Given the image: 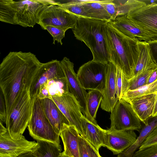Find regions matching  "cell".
<instances>
[{
  "label": "cell",
  "instance_id": "9c48e42d",
  "mask_svg": "<svg viewBox=\"0 0 157 157\" xmlns=\"http://www.w3.org/2000/svg\"><path fill=\"white\" fill-rule=\"evenodd\" d=\"M38 146L37 142L28 141L23 135L18 139L12 138L0 121V157H18L26 153H33Z\"/></svg>",
  "mask_w": 157,
  "mask_h": 157
},
{
  "label": "cell",
  "instance_id": "7a4b0ae2",
  "mask_svg": "<svg viewBox=\"0 0 157 157\" xmlns=\"http://www.w3.org/2000/svg\"><path fill=\"white\" fill-rule=\"evenodd\" d=\"M104 36L110 62L119 68L126 78H131L139 56V40L125 36L108 22Z\"/></svg>",
  "mask_w": 157,
  "mask_h": 157
},
{
  "label": "cell",
  "instance_id": "ab89813d",
  "mask_svg": "<svg viewBox=\"0 0 157 157\" xmlns=\"http://www.w3.org/2000/svg\"><path fill=\"white\" fill-rule=\"evenodd\" d=\"M157 80V66L154 68L147 80V84L152 83Z\"/></svg>",
  "mask_w": 157,
  "mask_h": 157
},
{
  "label": "cell",
  "instance_id": "1f68e13d",
  "mask_svg": "<svg viewBox=\"0 0 157 157\" xmlns=\"http://www.w3.org/2000/svg\"><path fill=\"white\" fill-rule=\"evenodd\" d=\"M132 157H157V143L144 148L139 149Z\"/></svg>",
  "mask_w": 157,
  "mask_h": 157
},
{
  "label": "cell",
  "instance_id": "ba28073f",
  "mask_svg": "<svg viewBox=\"0 0 157 157\" xmlns=\"http://www.w3.org/2000/svg\"><path fill=\"white\" fill-rule=\"evenodd\" d=\"M110 130H140L141 121L131 105L122 99L118 100L111 112Z\"/></svg>",
  "mask_w": 157,
  "mask_h": 157
},
{
  "label": "cell",
  "instance_id": "7bdbcfd3",
  "mask_svg": "<svg viewBox=\"0 0 157 157\" xmlns=\"http://www.w3.org/2000/svg\"><path fill=\"white\" fill-rule=\"evenodd\" d=\"M18 157H36L32 153H28Z\"/></svg>",
  "mask_w": 157,
  "mask_h": 157
},
{
  "label": "cell",
  "instance_id": "f1b7e54d",
  "mask_svg": "<svg viewBox=\"0 0 157 157\" xmlns=\"http://www.w3.org/2000/svg\"><path fill=\"white\" fill-rule=\"evenodd\" d=\"M102 98V93L99 91L90 90L87 93L86 102L88 110L91 118L95 122H97V112Z\"/></svg>",
  "mask_w": 157,
  "mask_h": 157
},
{
  "label": "cell",
  "instance_id": "52a82bcc",
  "mask_svg": "<svg viewBox=\"0 0 157 157\" xmlns=\"http://www.w3.org/2000/svg\"><path fill=\"white\" fill-rule=\"evenodd\" d=\"M108 64L92 60L85 63L79 68L77 76L82 87L85 90H96L102 93L104 89Z\"/></svg>",
  "mask_w": 157,
  "mask_h": 157
},
{
  "label": "cell",
  "instance_id": "d4e9b609",
  "mask_svg": "<svg viewBox=\"0 0 157 157\" xmlns=\"http://www.w3.org/2000/svg\"><path fill=\"white\" fill-rule=\"evenodd\" d=\"M87 18L100 20L107 22L110 17L103 6L101 0H82Z\"/></svg>",
  "mask_w": 157,
  "mask_h": 157
},
{
  "label": "cell",
  "instance_id": "d6986e66",
  "mask_svg": "<svg viewBox=\"0 0 157 157\" xmlns=\"http://www.w3.org/2000/svg\"><path fill=\"white\" fill-rule=\"evenodd\" d=\"M157 94L141 96L127 102L131 105L141 122L144 124L147 123L149 118L152 117L155 103Z\"/></svg>",
  "mask_w": 157,
  "mask_h": 157
},
{
  "label": "cell",
  "instance_id": "ee69618b",
  "mask_svg": "<svg viewBox=\"0 0 157 157\" xmlns=\"http://www.w3.org/2000/svg\"><path fill=\"white\" fill-rule=\"evenodd\" d=\"M59 157H70L65 154L63 151L60 154Z\"/></svg>",
  "mask_w": 157,
  "mask_h": 157
},
{
  "label": "cell",
  "instance_id": "5bb4252c",
  "mask_svg": "<svg viewBox=\"0 0 157 157\" xmlns=\"http://www.w3.org/2000/svg\"><path fill=\"white\" fill-rule=\"evenodd\" d=\"M65 77L61 66L60 61L52 60L42 63L33 81L29 90L32 98L38 94L40 90L49 80Z\"/></svg>",
  "mask_w": 157,
  "mask_h": 157
},
{
  "label": "cell",
  "instance_id": "f546056e",
  "mask_svg": "<svg viewBox=\"0 0 157 157\" xmlns=\"http://www.w3.org/2000/svg\"><path fill=\"white\" fill-rule=\"evenodd\" d=\"M58 4L67 12L78 18H87L82 0H71L63 3L58 2Z\"/></svg>",
  "mask_w": 157,
  "mask_h": 157
},
{
  "label": "cell",
  "instance_id": "b9f144b4",
  "mask_svg": "<svg viewBox=\"0 0 157 157\" xmlns=\"http://www.w3.org/2000/svg\"><path fill=\"white\" fill-rule=\"evenodd\" d=\"M157 116V94L155 106L152 117H153Z\"/></svg>",
  "mask_w": 157,
  "mask_h": 157
},
{
  "label": "cell",
  "instance_id": "7c38bea8",
  "mask_svg": "<svg viewBox=\"0 0 157 157\" xmlns=\"http://www.w3.org/2000/svg\"><path fill=\"white\" fill-rule=\"evenodd\" d=\"M57 2L48 6L41 14L38 24L42 29L49 25L67 30L75 26L78 18L65 10Z\"/></svg>",
  "mask_w": 157,
  "mask_h": 157
},
{
  "label": "cell",
  "instance_id": "d6a6232c",
  "mask_svg": "<svg viewBox=\"0 0 157 157\" xmlns=\"http://www.w3.org/2000/svg\"><path fill=\"white\" fill-rule=\"evenodd\" d=\"M102 3L110 17L111 20H114L117 17V13L113 0H101Z\"/></svg>",
  "mask_w": 157,
  "mask_h": 157
},
{
  "label": "cell",
  "instance_id": "ac0fdd59",
  "mask_svg": "<svg viewBox=\"0 0 157 157\" xmlns=\"http://www.w3.org/2000/svg\"><path fill=\"white\" fill-rule=\"evenodd\" d=\"M40 100L45 115L56 132L60 136L63 125H70L69 121L52 99L46 98Z\"/></svg>",
  "mask_w": 157,
  "mask_h": 157
},
{
  "label": "cell",
  "instance_id": "f35d334b",
  "mask_svg": "<svg viewBox=\"0 0 157 157\" xmlns=\"http://www.w3.org/2000/svg\"><path fill=\"white\" fill-rule=\"evenodd\" d=\"M86 141L90 157H102L100 155L99 151L96 150L94 147L87 141Z\"/></svg>",
  "mask_w": 157,
  "mask_h": 157
},
{
  "label": "cell",
  "instance_id": "cb8c5ba5",
  "mask_svg": "<svg viewBox=\"0 0 157 157\" xmlns=\"http://www.w3.org/2000/svg\"><path fill=\"white\" fill-rule=\"evenodd\" d=\"M83 127L84 138L94 148L99 151L100 148L103 146V129L98 124H94L86 117Z\"/></svg>",
  "mask_w": 157,
  "mask_h": 157
},
{
  "label": "cell",
  "instance_id": "8fae6325",
  "mask_svg": "<svg viewBox=\"0 0 157 157\" xmlns=\"http://www.w3.org/2000/svg\"><path fill=\"white\" fill-rule=\"evenodd\" d=\"M60 63L67 81L69 92L72 94L78 102L82 112L89 121L94 124L97 122L93 121L89 113L86 102L87 92L81 86L74 69V64L66 57L60 61Z\"/></svg>",
  "mask_w": 157,
  "mask_h": 157
},
{
  "label": "cell",
  "instance_id": "e575fe53",
  "mask_svg": "<svg viewBox=\"0 0 157 157\" xmlns=\"http://www.w3.org/2000/svg\"><path fill=\"white\" fill-rule=\"evenodd\" d=\"M79 157H90L86 141L80 135L79 137Z\"/></svg>",
  "mask_w": 157,
  "mask_h": 157
},
{
  "label": "cell",
  "instance_id": "484cf974",
  "mask_svg": "<svg viewBox=\"0 0 157 157\" xmlns=\"http://www.w3.org/2000/svg\"><path fill=\"white\" fill-rule=\"evenodd\" d=\"M154 68L146 70L129 79L123 75L122 96L128 91L133 90L147 84L148 78Z\"/></svg>",
  "mask_w": 157,
  "mask_h": 157
},
{
  "label": "cell",
  "instance_id": "2e32d148",
  "mask_svg": "<svg viewBox=\"0 0 157 157\" xmlns=\"http://www.w3.org/2000/svg\"><path fill=\"white\" fill-rule=\"evenodd\" d=\"M117 67L112 63L108 64L107 72L101 107L103 110L111 112L119 100L116 85Z\"/></svg>",
  "mask_w": 157,
  "mask_h": 157
},
{
  "label": "cell",
  "instance_id": "3957f363",
  "mask_svg": "<svg viewBox=\"0 0 157 157\" xmlns=\"http://www.w3.org/2000/svg\"><path fill=\"white\" fill-rule=\"evenodd\" d=\"M55 1L43 0H0V21L23 27L38 24L41 14Z\"/></svg>",
  "mask_w": 157,
  "mask_h": 157
},
{
  "label": "cell",
  "instance_id": "8d00e7d4",
  "mask_svg": "<svg viewBox=\"0 0 157 157\" xmlns=\"http://www.w3.org/2000/svg\"><path fill=\"white\" fill-rule=\"evenodd\" d=\"M0 119L2 123L6 124L7 120V113L6 104L4 96L0 90Z\"/></svg>",
  "mask_w": 157,
  "mask_h": 157
},
{
  "label": "cell",
  "instance_id": "8992f818",
  "mask_svg": "<svg viewBox=\"0 0 157 157\" xmlns=\"http://www.w3.org/2000/svg\"><path fill=\"white\" fill-rule=\"evenodd\" d=\"M27 127L33 139L60 145V136L56 132L45 115L40 99L36 97H34L32 114Z\"/></svg>",
  "mask_w": 157,
  "mask_h": 157
},
{
  "label": "cell",
  "instance_id": "5b68a950",
  "mask_svg": "<svg viewBox=\"0 0 157 157\" xmlns=\"http://www.w3.org/2000/svg\"><path fill=\"white\" fill-rule=\"evenodd\" d=\"M34 102V98L31 97L29 90L24 91L6 124L12 138L18 139L22 135L31 117Z\"/></svg>",
  "mask_w": 157,
  "mask_h": 157
},
{
  "label": "cell",
  "instance_id": "277c9868",
  "mask_svg": "<svg viewBox=\"0 0 157 157\" xmlns=\"http://www.w3.org/2000/svg\"><path fill=\"white\" fill-rule=\"evenodd\" d=\"M107 22L95 19L78 18L72 29L76 38L83 42L90 49L93 56L92 60L103 64L110 62L104 36Z\"/></svg>",
  "mask_w": 157,
  "mask_h": 157
},
{
  "label": "cell",
  "instance_id": "7402d4cb",
  "mask_svg": "<svg viewBox=\"0 0 157 157\" xmlns=\"http://www.w3.org/2000/svg\"><path fill=\"white\" fill-rule=\"evenodd\" d=\"M138 43L139 54L132 77L157 66L152 58L148 43L144 41Z\"/></svg>",
  "mask_w": 157,
  "mask_h": 157
},
{
  "label": "cell",
  "instance_id": "9a60e30c",
  "mask_svg": "<svg viewBox=\"0 0 157 157\" xmlns=\"http://www.w3.org/2000/svg\"><path fill=\"white\" fill-rule=\"evenodd\" d=\"M103 147L118 154L132 145L137 138L133 130L115 131L103 129Z\"/></svg>",
  "mask_w": 157,
  "mask_h": 157
},
{
  "label": "cell",
  "instance_id": "60d3db41",
  "mask_svg": "<svg viewBox=\"0 0 157 157\" xmlns=\"http://www.w3.org/2000/svg\"><path fill=\"white\" fill-rule=\"evenodd\" d=\"M142 1L144 2L146 5H150L152 4H157V0H141Z\"/></svg>",
  "mask_w": 157,
  "mask_h": 157
},
{
  "label": "cell",
  "instance_id": "ffe728a7",
  "mask_svg": "<svg viewBox=\"0 0 157 157\" xmlns=\"http://www.w3.org/2000/svg\"><path fill=\"white\" fill-rule=\"evenodd\" d=\"M80 134L75 127L64 124L60 134L63 147V151L70 157H79V137Z\"/></svg>",
  "mask_w": 157,
  "mask_h": 157
},
{
  "label": "cell",
  "instance_id": "e0dca14e",
  "mask_svg": "<svg viewBox=\"0 0 157 157\" xmlns=\"http://www.w3.org/2000/svg\"><path fill=\"white\" fill-rule=\"evenodd\" d=\"M113 27L125 36L132 39L137 38L140 41L147 42L156 40L136 26L127 15L118 16L108 22Z\"/></svg>",
  "mask_w": 157,
  "mask_h": 157
},
{
  "label": "cell",
  "instance_id": "4dcf8cb0",
  "mask_svg": "<svg viewBox=\"0 0 157 157\" xmlns=\"http://www.w3.org/2000/svg\"><path fill=\"white\" fill-rule=\"evenodd\" d=\"M42 29L47 30L52 36L53 38V44H55V41H56L58 43H59L61 45H62V40L65 36V33L67 29L49 25L46 26Z\"/></svg>",
  "mask_w": 157,
  "mask_h": 157
},
{
  "label": "cell",
  "instance_id": "44dd1931",
  "mask_svg": "<svg viewBox=\"0 0 157 157\" xmlns=\"http://www.w3.org/2000/svg\"><path fill=\"white\" fill-rule=\"evenodd\" d=\"M69 92L66 77L57 78L48 81L40 90L36 96L41 99L60 96Z\"/></svg>",
  "mask_w": 157,
  "mask_h": 157
},
{
  "label": "cell",
  "instance_id": "d590c367",
  "mask_svg": "<svg viewBox=\"0 0 157 157\" xmlns=\"http://www.w3.org/2000/svg\"><path fill=\"white\" fill-rule=\"evenodd\" d=\"M117 67L116 76V85L117 95L119 100H121L122 97V73L120 69Z\"/></svg>",
  "mask_w": 157,
  "mask_h": 157
},
{
  "label": "cell",
  "instance_id": "4316f807",
  "mask_svg": "<svg viewBox=\"0 0 157 157\" xmlns=\"http://www.w3.org/2000/svg\"><path fill=\"white\" fill-rule=\"evenodd\" d=\"M36 140L39 146L32 153L36 157H59L62 152L60 145L44 140Z\"/></svg>",
  "mask_w": 157,
  "mask_h": 157
},
{
  "label": "cell",
  "instance_id": "836d02e7",
  "mask_svg": "<svg viewBox=\"0 0 157 157\" xmlns=\"http://www.w3.org/2000/svg\"><path fill=\"white\" fill-rule=\"evenodd\" d=\"M157 143V126L145 139L139 149L147 147Z\"/></svg>",
  "mask_w": 157,
  "mask_h": 157
},
{
  "label": "cell",
  "instance_id": "603a6c76",
  "mask_svg": "<svg viewBox=\"0 0 157 157\" xmlns=\"http://www.w3.org/2000/svg\"><path fill=\"white\" fill-rule=\"evenodd\" d=\"M145 124L140 130V134L135 142L124 151L117 154V157H132L139 148L145 139L157 126V116Z\"/></svg>",
  "mask_w": 157,
  "mask_h": 157
},
{
  "label": "cell",
  "instance_id": "74e56055",
  "mask_svg": "<svg viewBox=\"0 0 157 157\" xmlns=\"http://www.w3.org/2000/svg\"><path fill=\"white\" fill-rule=\"evenodd\" d=\"M152 58L157 65V40L148 42Z\"/></svg>",
  "mask_w": 157,
  "mask_h": 157
},
{
  "label": "cell",
  "instance_id": "83f0119b",
  "mask_svg": "<svg viewBox=\"0 0 157 157\" xmlns=\"http://www.w3.org/2000/svg\"><path fill=\"white\" fill-rule=\"evenodd\" d=\"M155 93H157V80L135 90L126 91L121 99L127 102L137 98Z\"/></svg>",
  "mask_w": 157,
  "mask_h": 157
},
{
  "label": "cell",
  "instance_id": "4fadbf2b",
  "mask_svg": "<svg viewBox=\"0 0 157 157\" xmlns=\"http://www.w3.org/2000/svg\"><path fill=\"white\" fill-rule=\"evenodd\" d=\"M127 16L136 26L157 40V4L146 5Z\"/></svg>",
  "mask_w": 157,
  "mask_h": 157
},
{
  "label": "cell",
  "instance_id": "30bf717a",
  "mask_svg": "<svg viewBox=\"0 0 157 157\" xmlns=\"http://www.w3.org/2000/svg\"><path fill=\"white\" fill-rule=\"evenodd\" d=\"M67 118L70 124L75 126L80 135L84 137L83 127L85 117L82 114L80 104L75 98L68 92L51 98Z\"/></svg>",
  "mask_w": 157,
  "mask_h": 157
},
{
  "label": "cell",
  "instance_id": "6da1fadb",
  "mask_svg": "<svg viewBox=\"0 0 157 157\" xmlns=\"http://www.w3.org/2000/svg\"><path fill=\"white\" fill-rule=\"evenodd\" d=\"M42 63L30 52H10L3 59L0 86L5 102L6 121L23 92L29 90Z\"/></svg>",
  "mask_w": 157,
  "mask_h": 157
}]
</instances>
